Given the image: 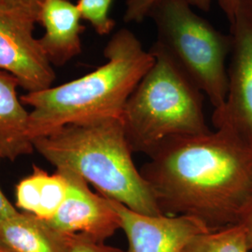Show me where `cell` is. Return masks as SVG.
Listing matches in <instances>:
<instances>
[{
	"instance_id": "cell-1",
	"label": "cell",
	"mask_w": 252,
	"mask_h": 252,
	"mask_svg": "<svg viewBox=\"0 0 252 252\" xmlns=\"http://www.w3.org/2000/svg\"><path fill=\"white\" fill-rule=\"evenodd\" d=\"M140 172L163 215L211 229L240 223L252 193V152L222 130L168 139Z\"/></svg>"
},
{
	"instance_id": "cell-2",
	"label": "cell",
	"mask_w": 252,
	"mask_h": 252,
	"mask_svg": "<svg viewBox=\"0 0 252 252\" xmlns=\"http://www.w3.org/2000/svg\"><path fill=\"white\" fill-rule=\"evenodd\" d=\"M107 62L79 79L22 95L32 141L67 126L122 119L126 102L154 62L151 51L128 29L117 31L104 50Z\"/></svg>"
},
{
	"instance_id": "cell-3",
	"label": "cell",
	"mask_w": 252,
	"mask_h": 252,
	"mask_svg": "<svg viewBox=\"0 0 252 252\" xmlns=\"http://www.w3.org/2000/svg\"><path fill=\"white\" fill-rule=\"evenodd\" d=\"M56 171L68 172L98 193L146 215H162L153 192L136 167L122 119L67 126L33 140Z\"/></svg>"
},
{
	"instance_id": "cell-4",
	"label": "cell",
	"mask_w": 252,
	"mask_h": 252,
	"mask_svg": "<svg viewBox=\"0 0 252 252\" xmlns=\"http://www.w3.org/2000/svg\"><path fill=\"white\" fill-rule=\"evenodd\" d=\"M154 62L126 102L122 121L133 153L151 154L164 141L207 133L201 91L159 42Z\"/></svg>"
},
{
	"instance_id": "cell-5",
	"label": "cell",
	"mask_w": 252,
	"mask_h": 252,
	"mask_svg": "<svg viewBox=\"0 0 252 252\" xmlns=\"http://www.w3.org/2000/svg\"><path fill=\"white\" fill-rule=\"evenodd\" d=\"M158 31V41L203 92L220 108L228 91L226 57L231 37L197 15L188 0H159L149 13Z\"/></svg>"
},
{
	"instance_id": "cell-6",
	"label": "cell",
	"mask_w": 252,
	"mask_h": 252,
	"mask_svg": "<svg viewBox=\"0 0 252 252\" xmlns=\"http://www.w3.org/2000/svg\"><path fill=\"white\" fill-rule=\"evenodd\" d=\"M221 9L231 25L232 58L225 101L212 124L252 152V0H231Z\"/></svg>"
},
{
	"instance_id": "cell-7",
	"label": "cell",
	"mask_w": 252,
	"mask_h": 252,
	"mask_svg": "<svg viewBox=\"0 0 252 252\" xmlns=\"http://www.w3.org/2000/svg\"><path fill=\"white\" fill-rule=\"evenodd\" d=\"M35 22L0 5V70L12 75L27 93L52 87L55 73L39 40Z\"/></svg>"
},
{
	"instance_id": "cell-8",
	"label": "cell",
	"mask_w": 252,
	"mask_h": 252,
	"mask_svg": "<svg viewBox=\"0 0 252 252\" xmlns=\"http://www.w3.org/2000/svg\"><path fill=\"white\" fill-rule=\"evenodd\" d=\"M109 201L126 234L127 252H185L196 236L211 230L191 217L146 215Z\"/></svg>"
},
{
	"instance_id": "cell-9",
	"label": "cell",
	"mask_w": 252,
	"mask_h": 252,
	"mask_svg": "<svg viewBox=\"0 0 252 252\" xmlns=\"http://www.w3.org/2000/svg\"><path fill=\"white\" fill-rule=\"evenodd\" d=\"M61 173L68 180L67 194L57 213L46 221L63 234H81L105 242L121 229L120 219L109 199L94 192L79 176Z\"/></svg>"
},
{
	"instance_id": "cell-10",
	"label": "cell",
	"mask_w": 252,
	"mask_h": 252,
	"mask_svg": "<svg viewBox=\"0 0 252 252\" xmlns=\"http://www.w3.org/2000/svg\"><path fill=\"white\" fill-rule=\"evenodd\" d=\"M81 20L71 0H43L37 23L44 34L38 40L51 63L62 65L81 54Z\"/></svg>"
},
{
	"instance_id": "cell-11",
	"label": "cell",
	"mask_w": 252,
	"mask_h": 252,
	"mask_svg": "<svg viewBox=\"0 0 252 252\" xmlns=\"http://www.w3.org/2000/svg\"><path fill=\"white\" fill-rule=\"evenodd\" d=\"M18 81L0 70V162L32 153L29 111L17 94Z\"/></svg>"
},
{
	"instance_id": "cell-12",
	"label": "cell",
	"mask_w": 252,
	"mask_h": 252,
	"mask_svg": "<svg viewBox=\"0 0 252 252\" xmlns=\"http://www.w3.org/2000/svg\"><path fill=\"white\" fill-rule=\"evenodd\" d=\"M74 235L27 212L0 220V237L14 252H69Z\"/></svg>"
},
{
	"instance_id": "cell-13",
	"label": "cell",
	"mask_w": 252,
	"mask_h": 252,
	"mask_svg": "<svg viewBox=\"0 0 252 252\" xmlns=\"http://www.w3.org/2000/svg\"><path fill=\"white\" fill-rule=\"evenodd\" d=\"M68 185V180L63 173L49 174L34 166L32 174L16 186V207L23 212L50 220L63 205Z\"/></svg>"
},
{
	"instance_id": "cell-14",
	"label": "cell",
	"mask_w": 252,
	"mask_h": 252,
	"mask_svg": "<svg viewBox=\"0 0 252 252\" xmlns=\"http://www.w3.org/2000/svg\"><path fill=\"white\" fill-rule=\"evenodd\" d=\"M185 252H252L242 224L208 230L196 236Z\"/></svg>"
},
{
	"instance_id": "cell-15",
	"label": "cell",
	"mask_w": 252,
	"mask_h": 252,
	"mask_svg": "<svg viewBox=\"0 0 252 252\" xmlns=\"http://www.w3.org/2000/svg\"><path fill=\"white\" fill-rule=\"evenodd\" d=\"M114 0H78L76 5L81 19L88 22L101 36L108 35L115 27V21L109 16Z\"/></svg>"
},
{
	"instance_id": "cell-16",
	"label": "cell",
	"mask_w": 252,
	"mask_h": 252,
	"mask_svg": "<svg viewBox=\"0 0 252 252\" xmlns=\"http://www.w3.org/2000/svg\"><path fill=\"white\" fill-rule=\"evenodd\" d=\"M159 0H125L126 23H140L149 17V13L153 5ZM191 6L197 7L202 10L210 9L211 0H188Z\"/></svg>"
},
{
	"instance_id": "cell-17",
	"label": "cell",
	"mask_w": 252,
	"mask_h": 252,
	"mask_svg": "<svg viewBox=\"0 0 252 252\" xmlns=\"http://www.w3.org/2000/svg\"><path fill=\"white\" fill-rule=\"evenodd\" d=\"M43 0H0V5L13 9L37 23Z\"/></svg>"
},
{
	"instance_id": "cell-18",
	"label": "cell",
	"mask_w": 252,
	"mask_h": 252,
	"mask_svg": "<svg viewBox=\"0 0 252 252\" xmlns=\"http://www.w3.org/2000/svg\"><path fill=\"white\" fill-rule=\"evenodd\" d=\"M69 252H127L115 247L97 242L81 234H75Z\"/></svg>"
},
{
	"instance_id": "cell-19",
	"label": "cell",
	"mask_w": 252,
	"mask_h": 252,
	"mask_svg": "<svg viewBox=\"0 0 252 252\" xmlns=\"http://www.w3.org/2000/svg\"><path fill=\"white\" fill-rule=\"evenodd\" d=\"M240 224H242L246 230L248 241H249L252 252V193L251 198L249 200V203L247 205V207L245 209Z\"/></svg>"
},
{
	"instance_id": "cell-20",
	"label": "cell",
	"mask_w": 252,
	"mask_h": 252,
	"mask_svg": "<svg viewBox=\"0 0 252 252\" xmlns=\"http://www.w3.org/2000/svg\"><path fill=\"white\" fill-rule=\"evenodd\" d=\"M17 211L18 210H16V208L9 202V199L5 196V194L0 189V220L11 216Z\"/></svg>"
},
{
	"instance_id": "cell-21",
	"label": "cell",
	"mask_w": 252,
	"mask_h": 252,
	"mask_svg": "<svg viewBox=\"0 0 252 252\" xmlns=\"http://www.w3.org/2000/svg\"><path fill=\"white\" fill-rule=\"evenodd\" d=\"M0 252H14L0 237Z\"/></svg>"
},
{
	"instance_id": "cell-22",
	"label": "cell",
	"mask_w": 252,
	"mask_h": 252,
	"mask_svg": "<svg viewBox=\"0 0 252 252\" xmlns=\"http://www.w3.org/2000/svg\"><path fill=\"white\" fill-rule=\"evenodd\" d=\"M219 1V3H220V6H222V5H224L226 3H228L229 1H231V0H218Z\"/></svg>"
}]
</instances>
